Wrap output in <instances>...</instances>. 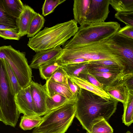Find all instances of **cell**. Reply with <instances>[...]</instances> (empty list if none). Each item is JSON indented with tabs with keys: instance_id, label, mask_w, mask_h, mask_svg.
<instances>
[{
	"instance_id": "ba28073f",
	"label": "cell",
	"mask_w": 133,
	"mask_h": 133,
	"mask_svg": "<svg viewBox=\"0 0 133 133\" xmlns=\"http://www.w3.org/2000/svg\"><path fill=\"white\" fill-rule=\"evenodd\" d=\"M133 71H128L103 89L110 97L125 104L133 98Z\"/></svg>"
},
{
	"instance_id": "9a60e30c",
	"label": "cell",
	"mask_w": 133,
	"mask_h": 133,
	"mask_svg": "<svg viewBox=\"0 0 133 133\" xmlns=\"http://www.w3.org/2000/svg\"><path fill=\"white\" fill-rule=\"evenodd\" d=\"M45 84L49 96L56 93L64 96L70 100H77V98L74 96L68 84L55 83L48 79Z\"/></svg>"
},
{
	"instance_id": "836d02e7",
	"label": "cell",
	"mask_w": 133,
	"mask_h": 133,
	"mask_svg": "<svg viewBox=\"0 0 133 133\" xmlns=\"http://www.w3.org/2000/svg\"><path fill=\"white\" fill-rule=\"evenodd\" d=\"M115 18L124 23L126 25L133 26V12H117L115 15Z\"/></svg>"
},
{
	"instance_id": "d590c367",
	"label": "cell",
	"mask_w": 133,
	"mask_h": 133,
	"mask_svg": "<svg viewBox=\"0 0 133 133\" xmlns=\"http://www.w3.org/2000/svg\"><path fill=\"white\" fill-rule=\"evenodd\" d=\"M0 37L4 39L19 40L20 37L18 32L7 29L0 30Z\"/></svg>"
},
{
	"instance_id": "9c48e42d",
	"label": "cell",
	"mask_w": 133,
	"mask_h": 133,
	"mask_svg": "<svg viewBox=\"0 0 133 133\" xmlns=\"http://www.w3.org/2000/svg\"><path fill=\"white\" fill-rule=\"evenodd\" d=\"M109 45L128 69L133 71V39L117 33L109 38Z\"/></svg>"
},
{
	"instance_id": "f546056e",
	"label": "cell",
	"mask_w": 133,
	"mask_h": 133,
	"mask_svg": "<svg viewBox=\"0 0 133 133\" xmlns=\"http://www.w3.org/2000/svg\"><path fill=\"white\" fill-rule=\"evenodd\" d=\"M69 76L62 66H59L48 79L54 82L68 84Z\"/></svg>"
},
{
	"instance_id": "cb8c5ba5",
	"label": "cell",
	"mask_w": 133,
	"mask_h": 133,
	"mask_svg": "<svg viewBox=\"0 0 133 133\" xmlns=\"http://www.w3.org/2000/svg\"><path fill=\"white\" fill-rule=\"evenodd\" d=\"M60 66L56 59L41 65L38 68L41 77L46 81Z\"/></svg>"
},
{
	"instance_id": "8992f818",
	"label": "cell",
	"mask_w": 133,
	"mask_h": 133,
	"mask_svg": "<svg viewBox=\"0 0 133 133\" xmlns=\"http://www.w3.org/2000/svg\"><path fill=\"white\" fill-rule=\"evenodd\" d=\"M15 95L7 76L3 59L0 58V109L2 121L15 127L20 114L15 103Z\"/></svg>"
},
{
	"instance_id": "3957f363",
	"label": "cell",
	"mask_w": 133,
	"mask_h": 133,
	"mask_svg": "<svg viewBox=\"0 0 133 133\" xmlns=\"http://www.w3.org/2000/svg\"><path fill=\"white\" fill-rule=\"evenodd\" d=\"M121 28L120 24L116 22L84 23L78 27L74 37L63 44V49H71L108 39L117 33Z\"/></svg>"
},
{
	"instance_id": "52a82bcc",
	"label": "cell",
	"mask_w": 133,
	"mask_h": 133,
	"mask_svg": "<svg viewBox=\"0 0 133 133\" xmlns=\"http://www.w3.org/2000/svg\"><path fill=\"white\" fill-rule=\"evenodd\" d=\"M0 58L8 62L22 88L29 86L32 81V71L24 53L11 45H4L0 47Z\"/></svg>"
},
{
	"instance_id": "7a4b0ae2",
	"label": "cell",
	"mask_w": 133,
	"mask_h": 133,
	"mask_svg": "<svg viewBox=\"0 0 133 133\" xmlns=\"http://www.w3.org/2000/svg\"><path fill=\"white\" fill-rule=\"evenodd\" d=\"M77 23L74 19L45 27L29 38L28 46L36 52L63 45L77 32Z\"/></svg>"
},
{
	"instance_id": "2e32d148",
	"label": "cell",
	"mask_w": 133,
	"mask_h": 133,
	"mask_svg": "<svg viewBox=\"0 0 133 133\" xmlns=\"http://www.w3.org/2000/svg\"><path fill=\"white\" fill-rule=\"evenodd\" d=\"M91 0H74L73 13L74 19L80 25L85 22Z\"/></svg>"
},
{
	"instance_id": "7c38bea8",
	"label": "cell",
	"mask_w": 133,
	"mask_h": 133,
	"mask_svg": "<svg viewBox=\"0 0 133 133\" xmlns=\"http://www.w3.org/2000/svg\"><path fill=\"white\" fill-rule=\"evenodd\" d=\"M16 104L19 113L29 116H36L35 113L33 101L29 86L22 88L15 96Z\"/></svg>"
},
{
	"instance_id": "ab89813d",
	"label": "cell",
	"mask_w": 133,
	"mask_h": 133,
	"mask_svg": "<svg viewBox=\"0 0 133 133\" xmlns=\"http://www.w3.org/2000/svg\"><path fill=\"white\" fill-rule=\"evenodd\" d=\"M0 121H2V115L0 109Z\"/></svg>"
},
{
	"instance_id": "30bf717a",
	"label": "cell",
	"mask_w": 133,
	"mask_h": 133,
	"mask_svg": "<svg viewBox=\"0 0 133 133\" xmlns=\"http://www.w3.org/2000/svg\"><path fill=\"white\" fill-rule=\"evenodd\" d=\"M109 5L110 0H91L85 22H104L110 12Z\"/></svg>"
},
{
	"instance_id": "1f68e13d",
	"label": "cell",
	"mask_w": 133,
	"mask_h": 133,
	"mask_svg": "<svg viewBox=\"0 0 133 133\" xmlns=\"http://www.w3.org/2000/svg\"><path fill=\"white\" fill-rule=\"evenodd\" d=\"M65 0H45L42 8V13L44 16L52 12L58 5L65 1Z\"/></svg>"
},
{
	"instance_id": "6da1fadb",
	"label": "cell",
	"mask_w": 133,
	"mask_h": 133,
	"mask_svg": "<svg viewBox=\"0 0 133 133\" xmlns=\"http://www.w3.org/2000/svg\"><path fill=\"white\" fill-rule=\"evenodd\" d=\"M110 97L105 99L81 88L77 96L75 117L87 132L102 119L108 121L115 112L119 101Z\"/></svg>"
},
{
	"instance_id": "e575fe53",
	"label": "cell",
	"mask_w": 133,
	"mask_h": 133,
	"mask_svg": "<svg viewBox=\"0 0 133 133\" xmlns=\"http://www.w3.org/2000/svg\"><path fill=\"white\" fill-rule=\"evenodd\" d=\"M87 81L97 87L103 90L105 86L100 83L93 75L88 72V70L81 74L78 77Z\"/></svg>"
},
{
	"instance_id": "8fae6325",
	"label": "cell",
	"mask_w": 133,
	"mask_h": 133,
	"mask_svg": "<svg viewBox=\"0 0 133 133\" xmlns=\"http://www.w3.org/2000/svg\"><path fill=\"white\" fill-rule=\"evenodd\" d=\"M36 115L41 116L47 113L46 100L48 94L45 84H42L32 81L29 85Z\"/></svg>"
},
{
	"instance_id": "d4e9b609",
	"label": "cell",
	"mask_w": 133,
	"mask_h": 133,
	"mask_svg": "<svg viewBox=\"0 0 133 133\" xmlns=\"http://www.w3.org/2000/svg\"><path fill=\"white\" fill-rule=\"evenodd\" d=\"M110 4L117 12H133V0H110Z\"/></svg>"
},
{
	"instance_id": "74e56055",
	"label": "cell",
	"mask_w": 133,
	"mask_h": 133,
	"mask_svg": "<svg viewBox=\"0 0 133 133\" xmlns=\"http://www.w3.org/2000/svg\"><path fill=\"white\" fill-rule=\"evenodd\" d=\"M68 83L70 89L74 96L77 98L81 88L76 83L72 81L69 76L68 78Z\"/></svg>"
},
{
	"instance_id": "4dcf8cb0",
	"label": "cell",
	"mask_w": 133,
	"mask_h": 133,
	"mask_svg": "<svg viewBox=\"0 0 133 133\" xmlns=\"http://www.w3.org/2000/svg\"><path fill=\"white\" fill-rule=\"evenodd\" d=\"M128 70L120 68H116L107 66L88 63V71L100 72H117Z\"/></svg>"
},
{
	"instance_id": "7402d4cb",
	"label": "cell",
	"mask_w": 133,
	"mask_h": 133,
	"mask_svg": "<svg viewBox=\"0 0 133 133\" xmlns=\"http://www.w3.org/2000/svg\"><path fill=\"white\" fill-rule=\"evenodd\" d=\"M45 19L44 17L38 13L33 17L30 24L27 36L32 38L40 31L44 26Z\"/></svg>"
},
{
	"instance_id": "5b68a950",
	"label": "cell",
	"mask_w": 133,
	"mask_h": 133,
	"mask_svg": "<svg viewBox=\"0 0 133 133\" xmlns=\"http://www.w3.org/2000/svg\"><path fill=\"white\" fill-rule=\"evenodd\" d=\"M76 100H71L51 110L43 117L41 123L33 133H65L75 117Z\"/></svg>"
},
{
	"instance_id": "8d00e7d4",
	"label": "cell",
	"mask_w": 133,
	"mask_h": 133,
	"mask_svg": "<svg viewBox=\"0 0 133 133\" xmlns=\"http://www.w3.org/2000/svg\"><path fill=\"white\" fill-rule=\"evenodd\" d=\"M126 37L133 39V26L126 25L121 28L117 32Z\"/></svg>"
},
{
	"instance_id": "f1b7e54d",
	"label": "cell",
	"mask_w": 133,
	"mask_h": 133,
	"mask_svg": "<svg viewBox=\"0 0 133 133\" xmlns=\"http://www.w3.org/2000/svg\"><path fill=\"white\" fill-rule=\"evenodd\" d=\"M91 133H113V130L107 121L104 119L95 124L92 127Z\"/></svg>"
},
{
	"instance_id": "d6a6232c",
	"label": "cell",
	"mask_w": 133,
	"mask_h": 133,
	"mask_svg": "<svg viewBox=\"0 0 133 133\" xmlns=\"http://www.w3.org/2000/svg\"><path fill=\"white\" fill-rule=\"evenodd\" d=\"M16 19L8 15L3 9L1 0H0V24L17 26Z\"/></svg>"
},
{
	"instance_id": "83f0119b",
	"label": "cell",
	"mask_w": 133,
	"mask_h": 133,
	"mask_svg": "<svg viewBox=\"0 0 133 133\" xmlns=\"http://www.w3.org/2000/svg\"><path fill=\"white\" fill-rule=\"evenodd\" d=\"M88 63L89 64L102 65L110 67L120 68L130 70L128 69L124 63L121 61L118 60L114 59H102L90 62Z\"/></svg>"
},
{
	"instance_id": "ffe728a7",
	"label": "cell",
	"mask_w": 133,
	"mask_h": 133,
	"mask_svg": "<svg viewBox=\"0 0 133 133\" xmlns=\"http://www.w3.org/2000/svg\"><path fill=\"white\" fill-rule=\"evenodd\" d=\"M71 101V100L57 93H55L50 96L47 94L46 100L47 113L64 105Z\"/></svg>"
},
{
	"instance_id": "5bb4252c",
	"label": "cell",
	"mask_w": 133,
	"mask_h": 133,
	"mask_svg": "<svg viewBox=\"0 0 133 133\" xmlns=\"http://www.w3.org/2000/svg\"><path fill=\"white\" fill-rule=\"evenodd\" d=\"M37 13L29 5H24L23 11L16 20V24L18 28V34L20 37L27 35L32 20Z\"/></svg>"
},
{
	"instance_id": "277c9868",
	"label": "cell",
	"mask_w": 133,
	"mask_h": 133,
	"mask_svg": "<svg viewBox=\"0 0 133 133\" xmlns=\"http://www.w3.org/2000/svg\"><path fill=\"white\" fill-rule=\"evenodd\" d=\"M109 38L71 49L63 48L56 61L61 66L70 60L78 58L84 59L88 62L104 59H116L121 61L110 46Z\"/></svg>"
},
{
	"instance_id": "4316f807",
	"label": "cell",
	"mask_w": 133,
	"mask_h": 133,
	"mask_svg": "<svg viewBox=\"0 0 133 133\" xmlns=\"http://www.w3.org/2000/svg\"><path fill=\"white\" fill-rule=\"evenodd\" d=\"M124 112L122 119L123 123L128 127L133 122V98L123 105Z\"/></svg>"
},
{
	"instance_id": "d6986e66",
	"label": "cell",
	"mask_w": 133,
	"mask_h": 133,
	"mask_svg": "<svg viewBox=\"0 0 133 133\" xmlns=\"http://www.w3.org/2000/svg\"><path fill=\"white\" fill-rule=\"evenodd\" d=\"M129 71H130L125 70L117 72H100L92 71H88L89 73L94 76L100 83L105 87L109 85L117 78Z\"/></svg>"
},
{
	"instance_id": "b9f144b4",
	"label": "cell",
	"mask_w": 133,
	"mask_h": 133,
	"mask_svg": "<svg viewBox=\"0 0 133 133\" xmlns=\"http://www.w3.org/2000/svg\"><path fill=\"white\" fill-rule=\"evenodd\" d=\"M86 133H90V132H88L87 131Z\"/></svg>"
},
{
	"instance_id": "603a6c76",
	"label": "cell",
	"mask_w": 133,
	"mask_h": 133,
	"mask_svg": "<svg viewBox=\"0 0 133 133\" xmlns=\"http://www.w3.org/2000/svg\"><path fill=\"white\" fill-rule=\"evenodd\" d=\"M43 119L41 116L24 115L21 117L19 127L24 130H31L37 127Z\"/></svg>"
},
{
	"instance_id": "f35d334b",
	"label": "cell",
	"mask_w": 133,
	"mask_h": 133,
	"mask_svg": "<svg viewBox=\"0 0 133 133\" xmlns=\"http://www.w3.org/2000/svg\"><path fill=\"white\" fill-rule=\"evenodd\" d=\"M3 29L11 30L17 32H18V27L0 24V30Z\"/></svg>"
},
{
	"instance_id": "60d3db41",
	"label": "cell",
	"mask_w": 133,
	"mask_h": 133,
	"mask_svg": "<svg viewBox=\"0 0 133 133\" xmlns=\"http://www.w3.org/2000/svg\"><path fill=\"white\" fill-rule=\"evenodd\" d=\"M125 133H131L130 131H128Z\"/></svg>"
},
{
	"instance_id": "e0dca14e",
	"label": "cell",
	"mask_w": 133,
	"mask_h": 133,
	"mask_svg": "<svg viewBox=\"0 0 133 133\" xmlns=\"http://www.w3.org/2000/svg\"><path fill=\"white\" fill-rule=\"evenodd\" d=\"M3 10L9 16L16 19L19 18L24 5L20 0H1Z\"/></svg>"
},
{
	"instance_id": "4fadbf2b",
	"label": "cell",
	"mask_w": 133,
	"mask_h": 133,
	"mask_svg": "<svg viewBox=\"0 0 133 133\" xmlns=\"http://www.w3.org/2000/svg\"><path fill=\"white\" fill-rule=\"evenodd\" d=\"M62 50L63 48L59 46L36 52L33 56L30 66L31 69H38L41 65L56 59Z\"/></svg>"
},
{
	"instance_id": "ac0fdd59",
	"label": "cell",
	"mask_w": 133,
	"mask_h": 133,
	"mask_svg": "<svg viewBox=\"0 0 133 133\" xmlns=\"http://www.w3.org/2000/svg\"><path fill=\"white\" fill-rule=\"evenodd\" d=\"M69 77L80 88L91 92L105 99L110 98V96L103 89L95 85L85 79L73 76Z\"/></svg>"
},
{
	"instance_id": "484cf974",
	"label": "cell",
	"mask_w": 133,
	"mask_h": 133,
	"mask_svg": "<svg viewBox=\"0 0 133 133\" xmlns=\"http://www.w3.org/2000/svg\"><path fill=\"white\" fill-rule=\"evenodd\" d=\"M8 79L15 95L22 89L17 77L7 61L3 59Z\"/></svg>"
},
{
	"instance_id": "44dd1931",
	"label": "cell",
	"mask_w": 133,
	"mask_h": 133,
	"mask_svg": "<svg viewBox=\"0 0 133 133\" xmlns=\"http://www.w3.org/2000/svg\"><path fill=\"white\" fill-rule=\"evenodd\" d=\"M88 62L73 64L61 66L69 76L78 77L81 74L88 70Z\"/></svg>"
}]
</instances>
